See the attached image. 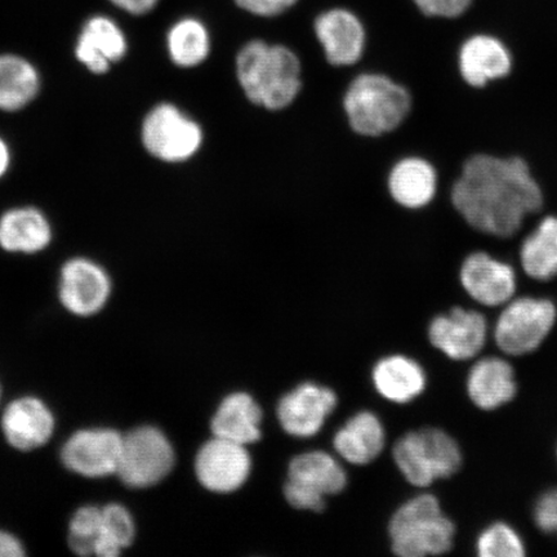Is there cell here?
<instances>
[{
	"label": "cell",
	"instance_id": "6da1fadb",
	"mask_svg": "<svg viewBox=\"0 0 557 557\" xmlns=\"http://www.w3.org/2000/svg\"><path fill=\"white\" fill-rule=\"evenodd\" d=\"M449 200L473 232L498 240H519L545 213L542 186L520 156H470L450 185Z\"/></svg>",
	"mask_w": 557,
	"mask_h": 557
},
{
	"label": "cell",
	"instance_id": "7a4b0ae2",
	"mask_svg": "<svg viewBox=\"0 0 557 557\" xmlns=\"http://www.w3.org/2000/svg\"><path fill=\"white\" fill-rule=\"evenodd\" d=\"M236 76L247 99L277 111L288 108L302 88L301 62L288 47L252 40L236 58Z\"/></svg>",
	"mask_w": 557,
	"mask_h": 557
},
{
	"label": "cell",
	"instance_id": "3957f363",
	"mask_svg": "<svg viewBox=\"0 0 557 557\" xmlns=\"http://www.w3.org/2000/svg\"><path fill=\"white\" fill-rule=\"evenodd\" d=\"M350 127L364 137H383L398 132L413 110V95L387 74H361L351 82L344 97Z\"/></svg>",
	"mask_w": 557,
	"mask_h": 557
},
{
	"label": "cell",
	"instance_id": "277c9868",
	"mask_svg": "<svg viewBox=\"0 0 557 557\" xmlns=\"http://www.w3.org/2000/svg\"><path fill=\"white\" fill-rule=\"evenodd\" d=\"M456 527L434 496L410 499L389 522L393 549L401 557H424L450 552Z\"/></svg>",
	"mask_w": 557,
	"mask_h": 557
},
{
	"label": "cell",
	"instance_id": "5b68a950",
	"mask_svg": "<svg viewBox=\"0 0 557 557\" xmlns=\"http://www.w3.org/2000/svg\"><path fill=\"white\" fill-rule=\"evenodd\" d=\"M394 459L410 484L429 486L461 469L462 451L455 438L444 431L423 429L396 443Z\"/></svg>",
	"mask_w": 557,
	"mask_h": 557
},
{
	"label": "cell",
	"instance_id": "8992f818",
	"mask_svg": "<svg viewBox=\"0 0 557 557\" xmlns=\"http://www.w3.org/2000/svg\"><path fill=\"white\" fill-rule=\"evenodd\" d=\"M139 139L151 158L180 164L197 156L203 145V131L176 104L160 102L145 114Z\"/></svg>",
	"mask_w": 557,
	"mask_h": 557
},
{
	"label": "cell",
	"instance_id": "52a82bcc",
	"mask_svg": "<svg viewBox=\"0 0 557 557\" xmlns=\"http://www.w3.org/2000/svg\"><path fill=\"white\" fill-rule=\"evenodd\" d=\"M556 318V305L549 298H512L500 312L494 337L500 350L521 357L537 350L552 332Z\"/></svg>",
	"mask_w": 557,
	"mask_h": 557
},
{
	"label": "cell",
	"instance_id": "ba28073f",
	"mask_svg": "<svg viewBox=\"0 0 557 557\" xmlns=\"http://www.w3.org/2000/svg\"><path fill=\"white\" fill-rule=\"evenodd\" d=\"M174 466L169 438L156 428H139L123 436L115 475L131 487H149L162 482Z\"/></svg>",
	"mask_w": 557,
	"mask_h": 557
},
{
	"label": "cell",
	"instance_id": "9c48e42d",
	"mask_svg": "<svg viewBox=\"0 0 557 557\" xmlns=\"http://www.w3.org/2000/svg\"><path fill=\"white\" fill-rule=\"evenodd\" d=\"M458 282L466 295L486 308L511 301L519 285L515 264L483 248L472 249L463 257Z\"/></svg>",
	"mask_w": 557,
	"mask_h": 557
},
{
	"label": "cell",
	"instance_id": "30bf717a",
	"mask_svg": "<svg viewBox=\"0 0 557 557\" xmlns=\"http://www.w3.org/2000/svg\"><path fill=\"white\" fill-rule=\"evenodd\" d=\"M113 290L111 277L102 267L87 256L70 257L60 269L59 297L62 306L78 317L101 311Z\"/></svg>",
	"mask_w": 557,
	"mask_h": 557
},
{
	"label": "cell",
	"instance_id": "8fae6325",
	"mask_svg": "<svg viewBox=\"0 0 557 557\" xmlns=\"http://www.w3.org/2000/svg\"><path fill=\"white\" fill-rule=\"evenodd\" d=\"M457 70L466 86L485 89L511 75L513 54L498 35L472 33L458 46Z\"/></svg>",
	"mask_w": 557,
	"mask_h": 557
},
{
	"label": "cell",
	"instance_id": "7c38bea8",
	"mask_svg": "<svg viewBox=\"0 0 557 557\" xmlns=\"http://www.w3.org/2000/svg\"><path fill=\"white\" fill-rule=\"evenodd\" d=\"M441 176L433 160L421 154H404L387 173L389 199L403 211L418 212L434 203Z\"/></svg>",
	"mask_w": 557,
	"mask_h": 557
},
{
	"label": "cell",
	"instance_id": "4fadbf2b",
	"mask_svg": "<svg viewBox=\"0 0 557 557\" xmlns=\"http://www.w3.org/2000/svg\"><path fill=\"white\" fill-rule=\"evenodd\" d=\"M53 222L44 208L11 206L0 213V249L9 255L37 256L54 240Z\"/></svg>",
	"mask_w": 557,
	"mask_h": 557
},
{
	"label": "cell",
	"instance_id": "5bb4252c",
	"mask_svg": "<svg viewBox=\"0 0 557 557\" xmlns=\"http://www.w3.org/2000/svg\"><path fill=\"white\" fill-rule=\"evenodd\" d=\"M123 436L114 430L90 429L74 434L62 449L66 468L82 476L103 478L116 473Z\"/></svg>",
	"mask_w": 557,
	"mask_h": 557
},
{
	"label": "cell",
	"instance_id": "9a60e30c",
	"mask_svg": "<svg viewBox=\"0 0 557 557\" xmlns=\"http://www.w3.org/2000/svg\"><path fill=\"white\" fill-rule=\"evenodd\" d=\"M246 445L215 437L200 448L195 471L201 485L208 491L228 493L239 490L250 472L249 453Z\"/></svg>",
	"mask_w": 557,
	"mask_h": 557
},
{
	"label": "cell",
	"instance_id": "2e32d148",
	"mask_svg": "<svg viewBox=\"0 0 557 557\" xmlns=\"http://www.w3.org/2000/svg\"><path fill=\"white\" fill-rule=\"evenodd\" d=\"M128 53V40L121 26L107 16L86 21L74 47L75 60L89 74L103 76Z\"/></svg>",
	"mask_w": 557,
	"mask_h": 557
},
{
	"label": "cell",
	"instance_id": "e0dca14e",
	"mask_svg": "<svg viewBox=\"0 0 557 557\" xmlns=\"http://www.w3.org/2000/svg\"><path fill=\"white\" fill-rule=\"evenodd\" d=\"M486 319L482 312L453 308L431 322V344L450 359L468 360L476 357L486 343Z\"/></svg>",
	"mask_w": 557,
	"mask_h": 557
},
{
	"label": "cell",
	"instance_id": "ac0fdd59",
	"mask_svg": "<svg viewBox=\"0 0 557 557\" xmlns=\"http://www.w3.org/2000/svg\"><path fill=\"white\" fill-rule=\"evenodd\" d=\"M326 60L334 66H350L363 58L367 34L355 13L333 9L319 15L313 24Z\"/></svg>",
	"mask_w": 557,
	"mask_h": 557
},
{
	"label": "cell",
	"instance_id": "d6986e66",
	"mask_svg": "<svg viewBox=\"0 0 557 557\" xmlns=\"http://www.w3.org/2000/svg\"><path fill=\"white\" fill-rule=\"evenodd\" d=\"M332 389L304 383L278 403L277 417L289 435L310 437L323 428L325 418L336 407Z\"/></svg>",
	"mask_w": 557,
	"mask_h": 557
},
{
	"label": "cell",
	"instance_id": "ffe728a7",
	"mask_svg": "<svg viewBox=\"0 0 557 557\" xmlns=\"http://www.w3.org/2000/svg\"><path fill=\"white\" fill-rule=\"evenodd\" d=\"M517 261L527 277L537 283L557 277V214L543 213L534 226L521 235Z\"/></svg>",
	"mask_w": 557,
	"mask_h": 557
},
{
	"label": "cell",
	"instance_id": "44dd1931",
	"mask_svg": "<svg viewBox=\"0 0 557 557\" xmlns=\"http://www.w3.org/2000/svg\"><path fill=\"white\" fill-rule=\"evenodd\" d=\"M41 89L44 76L32 60L17 53H0V113H23L39 99Z\"/></svg>",
	"mask_w": 557,
	"mask_h": 557
},
{
	"label": "cell",
	"instance_id": "7402d4cb",
	"mask_svg": "<svg viewBox=\"0 0 557 557\" xmlns=\"http://www.w3.org/2000/svg\"><path fill=\"white\" fill-rule=\"evenodd\" d=\"M53 416L44 403L34 398L10 404L3 416V433L13 448L33 450L52 436Z\"/></svg>",
	"mask_w": 557,
	"mask_h": 557
},
{
	"label": "cell",
	"instance_id": "603a6c76",
	"mask_svg": "<svg viewBox=\"0 0 557 557\" xmlns=\"http://www.w3.org/2000/svg\"><path fill=\"white\" fill-rule=\"evenodd\" d=\"M468 392L480 409L493 410L505 406L517 394L512 367L499 358L478 361L469 374Z\"/></svg>",
	"mask_w": 557,
	"mask_h": 557
},
{
	"label": "cell",
	"instance_id": "cb8c5ba5",
	"mask_svg": "<svg viewBox=\"0 0 557 557\" xmlns=\"http://www.w3.org/2000/svg\"><path fill=\"white\" fill-rule=\"evenodd\" d=\"M262 412L248 394L235 393L222 401L212 420L215 437L238 443L252 444L260 441Z\"/></svg>",
	"mask_w": 557,
	"mask_h": 557
},
{
	"label": "cell",
	"instance_id": "d4e9b609",
	"mask_svg": "<svg viewBox=\"0 0 557 557\" xmlns=\"http://www.w3.org/2000/svg\"><path fill=\"white\" fill-rule=\"evenodd\" d=\"M385 447V431L379 418L361 412L351 418L334 437L338 455L354 465H367L381 455Z\"/></svg>",
	"mask_w": 557,
	"mask_h": 557
},
{
	"label": "cell",
	"instance_id": "484cf974",
	"mask_svg": "<svg viewBox=\"0 0 557 557\" xmlns=\"http://www.w3.org/2000/svg\"><path fill=\"white\" fill-rule=\"evenodd\" d=\"M373 381L382 396L400 404L413 400L426 386L421 366L400 355L382 359L374 368Z\"/></svg>",
	"mask_w": 557,
	"mask_h": 557
},
{
	"label": "cell",
	"instance_id": "4316f807",
	"mask_svg": "<svg viewBox=\"0 0 557 557\" xmlns=\"http://www.w3.org/2000/svg\"><path fill=\"white\" fill-rule=\"evenodd\" d=\"M289 482L330 496L344 491L346 472L332 456L324 451L305 453L289 465Z\"/></svg>",
	"mask_w": 557,
	"mask_h": 557
},
{
	"label": "cell",
	"instance_id": "83f0119b",
	"mask_svg": "<svg viewBox=\"0 0 557 557\" xmlns=\"http://www.w3.org/2000/svg\"><path fill=\"white\" fill-rule=\"evenodd\" d=\"M166 51L178 67L191 69L203 64L211 52L207 26L194 17L178 20L166 34Z\"/></svg>",
	"mask_w": 557,
	"mask_h": 557
},
{
	"label": "cell",
	"instance_id": "f1b7e54d",
	"mask_svg": "<svg viewBox=\"0 0 557 557\" xmlns=\"http://www.w3.org/2000/svg\"><path fill=\"white\" fill-rule=\"evenodd\" d=\"M135 539V522L131 513L120 505L102 508L101 534L95 555L115 557Z\"/></svg>",
	"mask_w": 557,
	"mask_h": 557
},
{
	"label": "cell",
	"instance_id": "f546056e",
	"mask_svg": "<svg viewBox=\"0 0 557 557\" xmlns=\"http://www.w3.org/2000/svg\"><path fill=\"white\" fill-rule=\"evenodd\" d=\"M102 508L82 507L76 511L70 524L69 545L81 556L95 555L101 534Z\"/></svg>",
	"mask_w": 557,
	"mask_h": 557
},
{
	"label": "cell",
	"instance_id": "4dcf8cb0",
	"mask_svg": "<svg viewBox=\"0 0 557 557\" xmlns=\"http://www.w3.org/2000/svg\"><path fill=\"white\" fill-rule=\"evenodd\" d=\"M478 554L482 557H521L525 555V548L510 525L496 522L480 534Z\"/></svg>",
	"mask_w": 557,
	"mask_h": 557
},
{
	"label": "cell",
	"instance_id": "1f68e13d",
	"mask_svg": "<svg viewBox=\"0 0 557 557\" xmlns=\"http://www.w3.org/2000/svg\"><path fill=\"white\" fill-rule=\"evenodd\" d=\"M423 16L438 20H456L469 11L472 0H413Z\"/></svg>",
	"mask_w": 557,
	"mask_h": 557
},
{
	"label": "cell",
	"instance_id": "d6a6232c",
	"mask_svg": "<svg viewBox=\"0 0 557 557\" xmlns=\"http://www.w3.org/2000/svg\"><path fill=\"white\" fill-rule=\"evenodd\" d=\"M284 496L292 506L299 508V510L317 512L324 510L325 503L322 494L310 491L302 485L292 483L289 480L284 486Z\"/></svg>",
	"mask_w": 557,
	"mask_h": 557
},
{
	"label": "cell",
	"instance_id": "836d02e7",
	"mask_svg": "<svg viewBox=\"0 0 557 557\" xmlns=\"http://www.w3.org/2000/svg\"><path fill=\"white\" fill-rule=\"evenodd\" d=\"M535 524L545 533H557V490L549 491L539 499L534 508Z\"/></svg>",
	"mask_w": 557,
	"mask_h": 557
},
{
	"label": "cell",
	"instance_id": "e575fe53",
	"mask_svg": "<svg viewBox=\"0 0 557 557\" xmlns=\"http://www.w3.org/2000/svg\"><path fill=\"white\" fill-rule=\"evenodd\" d=\"M297 2L298 0H235L239 9L259 17H276Z\"/></svg>",
	"mask_w": 557,
	"mask_h": 557
},
{
	"label": "cell",
	"instance_id": "d590c367",
	"mask_svg": "<svg viewBox=\"0 0 557 557\" xmlns=\"http://www.w3.org/2000/svg\"><path fill=\"white\" fill-rule=\"evenodd\" d=\"M111 3L134 16H144L156 9L159 0H110Z\"/></svg>",
	"mask_w": 557,
	"mask_h": 557
},
{
	"label": "cell",
	"instance_id": "8d00e7d4",
	"mask_svg": "<svg viewBox=\"0 0 557 557\" xmlns=\"http://www.w3.org/2000/svg\"><path fill=\"white\" fill-rule=\"evenodd\" d=\"M13 165L12 146L3 135H0V183L9 176Z\"/></svg>",
	"mask_w": 557,
	"mask_h": 557
},
{
	"label": "cell",
	"instance_id": "74e56055",
	"mask_svg": "<svg viewBox=\"0 0 557 557\" xmlns=\"http://www.w3.org/2000/svg\"><path fill=\"white\" fill-rule=\"evenodd\" d=\"M24 555L23 546L13 535L0 532V557H18Z\"/></svg>",
	"mask_w": 557,
	"mask_h": 557
}]
</instances>
